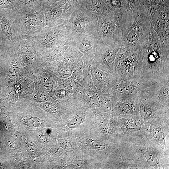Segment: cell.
I'll list each match as a JSON object with an SVG mask.
<instances>
[{"label": "cell", "instance_id": "7", "mask_svg": "<svg viewBox=\"0 0 169 169\" xmlns=\"http://www.w3.org/2000/svg\"><path fill=\"white\" fill-rule=\"evenodd\" d=\"M69 32L65 23L45 28L30 37L35 46L48 55L57 47L69 38Z\"/></svg>", "mask_w": 169, "mask_h": 169}, {"label": "cell", "instance_id": "14", "mask_svg": "<svg viewBox=\"0 0 169 169\" xmlns=\"http://www.w3.org/2000/svg\"><path fill=\"white\" fill-rule=\"evenodd\" d=\"M78 4L77 0H66L48 11L44 13L45 16V28L65 23Z\"/></svg>", "mask_w": 169, "mask_h": 169}, {"label": "cell", "instance_id": "12", "mask_svg": "<svg viewBox=\"0 0 169 169\" xmlns=\"http://www.w3.org/2000/svg\"><path fill=\"white\" fill-rule=\"evenodd\" d=\"M140 96L137 94L114 93L111 95V110L114 116L130 115L140 116Z\"/></svg>", "mask_w": 169, "mask_h": 169}, {"label": "cell", "instance_id": "9", "mask_svg": "<svg viewBox=\"0 0 169 169\" xmlns=\"http://www.w3.org/2000/svg\"><path fill=\"white\" fill-rule=\"evenodd\" d=\"M169 112L162 114L147 124L146 137L163 153L169 155L166 137L169 134Z\"/></svg>", "mask_w": 169, "mask_h": 169}, {"label": "cell", "instance_id": "21", "mask_svg": "<svg viewBox=\"0 0 169 169\" xmlns=\"http://www.w3.org/2000/svg\"><path fill=\"white\" fill-rule=\"evenodd\" d=\"M152 98L164 110L169 111V80L163 82Z\"/></svg>", "mask_w": 169, "mask_h": 169}, {"label": "cell", "instance_id": "15", "mask_svg": "<svg viewBox=\"0 0 169 169\" xmlns=\"http://www.w3.org/2000/svg\"><path fill=\"white\" fill-rule=\"evenodd\" d=\"M152 28L165 43L169 44V10L157 6H148Z\"/></svg>", "mask_w": 169, "mask_h": 169}, {"label": "cell", "instance_id": "6", "mask_svg": "<svg viewBox=\"0 0 169 169\" xmlns=\"http://www.w3.org/2000/svg\"><path fill=\"white\" fill-rule=\"evenodd\" d=\"M120 47L116 40L100 37L97 44L90 64L110 73H114V65L118 51Z\"/></svg>", "mask_w": 169, "mask_h": 169}, {"label": "cell", "instance_id": "20", "mask_svg": "<svg viewBox=\"0 0 169 169\" xmlns=\"http://www.w3.org/2000/svg\"><path fill=\"white\" fill-rule=\"evenodd\" d=\"M79 4L97 18L114 9L107 0H78Z\"/></svg>", "mask_w": 169, "mask_h": 169}, {"label": "cell", "instance_id": "4", "mask_svg": "<svg viewBox=\"0 0 169 169\" xmlns=\"http://www.w3.org/2000/svg\"><path fill=\"white\" fill-rule=\"evenodd\" d=\"M164 81L150 79L143 76H121L115 73L113 81V94H137L140 98L152 97Z\"/></svg>", "mask_w": 169, "mask_h": 169}, {"label": "cell", "instance_id": "31", "mask_svg": "<svg viewBox=\"0 0 169 169\" xmlns=\"http://www.w3.org/2000/svg\"><path fill=\"white\" fill-rule=\"evenodd\" d=\"M24 87L25 92L27 94H31L34 90V83L32 80H28L24 83Z\"/></svg>", "mask_w": 169, "mask_h": 169}, {"label": "cell", "instance_id": "8", "mask_svg": "<svg viewBox=\"0 0 169 169\" xmlns=\"http://www.w3.org/2000/svg\"><path fill=\"white\" fill-rule=\"evenodd\" d=\"M114 71L123 77L143 76L137 49L120 46L115 60Z\"/></svg>", "mask_w": 169, "mask_h": 169}, {"label": "cell", "instance_id": "35", "mask_svg": "<svg viewBox=\"0 0 169 169\" xmlns=\"http://www.w3.org/2000/svg\"><path fill=\"white\" fill-rule=\"evenodd\" d=\"M81 118L76 117L71 119L68 123V127L71 128H75L79 125L82 122Z\"/></svg>", "mask_w": 169, "mask_h": 169}, {"label": "cell", "instance_id": "25", "mask_svg": "<svg viewBox=\"0 0 169 169\" xmlns=\"http://www.w3.org/2000/svg\"><path fill=\"white\" fill-rule=\"evenodd\" d=\"M57 69V73L61 78L64 79L71 76L73 70L70 67L60 62Z\"/></svg>", "mask_w": 169, "mask_h": 169}, {"label": "cell", "instance_id": "40", "mask_svg": "<svg viewBox=\"0 0 169 169\" xmlns=\"http://www.w3.org/2000/svg\"></svg>", "mask_w": 169, "mask_h": 169}, {"label": "cell", "instance_id": "19", "mask_svg": "<svg viewBox=\"0 0 169 169\" xmlns=\"http://www.w3.org/2000/svg\"><path fill=\"white\" fill-rule=\"evenodd\" d=\"M90 68L92 81L98 91L104 94H112V86L114 73H109L91 65Z\"/></svg>", "mask_w": 169, "mask_h": 169}, {"label": "cell", "instance_id": "13", "mask_svg": "<svg viewBox=\"0 0 169 169\" xmlns=\"http://www.w3.org/2000/svg\"><path fill=\"white\" fill-rule=\"evenodd\" d=\"M16 14L22 35L31 36L45 28V16L43 12L16 11Z\"/></svg>", "mask_w": 169, "mask_h": 169}, {"label": "cell", "instance_id": "28", "mask_svg": "<svg viewBox=\"0 0 169 169\" xmlns=\"http://www.w3.org/2000/svg\"><path fill=\"white\" fill-rule=\"evenodd\" d=\"M89 142L93 147L98 151H104L109 147V145L102 140L91 139L90 140Z\"/></svg>", "mask_w": 169, "mask_h": 169}, {"label": "cell", "instance_id": "16", "mask_svg": "<svg viewBox=\"0 0 169 169\" xmlns=\"http://www.w3.org/2000/svg\"><path fill=\"white\" fill-rule=\"evenodd\" d=\"M119 127L125 136L146 137L147 124L140 116L131 115L130 117H117Z\"/></svg>", "mask_w": 169, "mask_h": 169}, {"label": "cell", "instance_id": "11", "mask_svg": "<svg viewBox=\"0 0 169 169\" xmlns=\"http://www.w3.org/2000/svg\"><path fill=\"white\" fill-rule=\"evenodd\" d=\"M16 11L0 9V29L9 46H18L22 35L16 16Z\"/></svg>", "mask_w": 169, "mask_h": 169}, {"label": "cell", "instance_id": "17", "mask_svg": "<svg viewBox=\"0 0 169 169\" xmlns=\"http://www.w3.org/2000/svg\"><path fill=\"white\" fill-rule=\"evenodd\" d=\"M100 38L98 32L85 35L73 40H69L70 45L74 47L83 57L89 62L94 55Z\"/></svg>", "mask_w": 169, "mask_h": 169}, {"label": "cell", "instance_id": "1", "mask_svg": "<svg viewBox=\"0 0 169 169\" xmlns=\"http://www.w3.org/2000/svg\"><path fill=\"white\" fill-rule=\"evenodd\" d=\"M142 75L158 81L169 80V44L152 28L137 49Z\"/></svg>", "mask_w": 169, "mask_h": 169}, {"label": "cell", "instance_id": "30", "mask_svg": "<svg viewBox=\"0 0 169 169\" xmlns=\"http://www.w3.org/2000/svg\"><path fill=\"white\" fill-rule=\"evenodd\" d=\"M41 122L40 120L38 117H33L28 118L26 121V125L31 127H36L38 126Z\"/></svg>", "mask_w": 169, "mask_h": 169}, {"label": "cell", "instance_id": "24", "mask_svg": "<svg viewBox=\"0 0 169 169\" xmlns=\"http://www.w3.org/2000/svg\"><path fill=\"white\" fill-rule=\"evenodd\" d=\"M122 13L132 12L137 6L142 4L144 0H121Z\"/></svg>", "mask_w": 169, "mask_h": 169}, {"label": "cell", "instance_id": "22", "mask_svg": "<svg viewBox=\"0 0 169 169\" xmlns=\"http://www.w3.org/2000/svg\"><path fill=\"white\" fill-rule=\"evenodd\" d=\"M19 11L34 12L41 11L44 0H16Z\"/></svg>", "mask_w": 169, "mask_h": 169}, {"label": "cell", "instance_id": "33", "mask_svg": "<svg viewBox=\"0 0 169 169\" xmlns=\"http://www.w3.org/2000/svg\"><path fill=\"white\" fill-rule=\"evenodd\" d=\"M9 45L0 29V58L4 49Z\"/></svg>", "mask_w": 169, "mask_h": 169}, {"label": "cell", "instance_id": "23", "mask_svg": "<svg viewBox=\"0 0 169 169\" xmlns=\"http://www.w3.org/2000/svg\"><path fill=\"white\" fill-rule=\"evenodd\" d=\"M63 83L64 87L75 95H78L85 89L79 81L71 77L63 79Z\"/></svg>", "mask_w": 169, "mask_h": 169}, {"label": "cell", "instance_id": "26", "mask_svg": "<svg viewBox=\"0 0 169 169\" xmlns=\"http://www.w3.org/2000/svg\"><path fill=\"white\" fill-rule=\"evenodd\" d=\"M11 9L18 11L19 8L16 0H0V9Z\"/></svg>", "mask_w": 169, "mask_h": 169}, {"label": "cell", "instance_id": "3", "mask_svg": "<svg viewBox=\"0 0 169 169\" xmlns=\"http://www.w3.org/2000/svg\"><path fill=\"white\" fill-rule=\"evenodd\" d=\"M126 147L149 169H168L169 155L158 149L146 137L125 136Z\"/></svg>", "mask_w": 169, "mask_h": 169}, {"label": "cell", "instance_id": "29", "mask_svg": "<svg viewBox=\"0 0 169 169\" xmlns=\"http://www.w3.org/2000/svg\"><path fill=\"white\" fill-rule=\"evenodd\" d=\"M43 82L44 87L47 90L55 89L57 87L58 85L56 79L53 77L45 78Z\"/></svg>", "mask_w": 169, "mask_h": 169}, {"label": "cell", "instance_id": "5", "mask_svg": "<svg viewBox=\"0 0 169 169\" xmlns=\"http://www.w3.org/2000/svg\"><path fill=\"white\" fill-rule=\"evenodd\" d=\"M65 23L70 40L99 32L96 17L79 4Z\"/></svg>", "mask_w": 169, "mask_h": 169}, {"label": "cell", "instance_id": "2", "mask_svg": "<svg viewBox=\"0 0 169 169\" xmlns=\"http://www.w3.org/2000/svg\"><path fill=\"white\" fill-rule=\"evenodd\" d=\"M152 28L148 6L139 4L132 12L123 13L120 46L138 49Z\"/></svg>", "mask_w": 169, "mask_h": 169}, {"label": "cell", "instance_id": "39", "mask_svg": "<svg viewBox=\"0 0 169 169\" xmlns=\"http://www.w3.org/2000/svg\"><path fill=\"white\" fill-rule=\"evenodd\" d=\"M28 148L29 151L32 153H34V149L32 145H28Z\"/></svg>", "mask_w": 169, "mask_h": 169}, {"label": "cell", "instance_id": "37", "mask_svg": "<svg viewBox=\"0 0 169 169\" xmlns=\"http://www.w3.org/2000/svg\"><path fill=\"white\" fill-rule=\"evenodd\" d=\"M14 89L17 93H20L22 90V87L20 84L17 83L14 85Z\"/></svg>", "mask_w": 169, "mask_h": 169}, {"label": "cell", "instance_id": "10", "mask_svg": "<svg viewBox=\"0 0 169 169\" xmlns=\"http://www.w3.org/2000/svg\"><path fill=\"white\" fill-rule=\"evenodd\" d=\"M97 18L100 38H112L120 44L123 24L122 12L119 9H113Z\"/></svg>", "mask_w": 169, "mask_h": 169}, {"label": "cell", "instance_id": "34", "mask_svg": "<svg viewBox=\"0 0 169 169\" xmlns=\"http://www.w3.org/2000/svg\"><path fill=\"white\" fill-rule=\"evenodd\" d=\"M49 99L47 94L44 92L39 91L36 94L35 100L37 102H45Z\"/></svg>", "mask_w": 169, "mask_h": 169}, {"label": "cell", "instance_id": "38", "mask_svg": "<svg viewBox=\"0 0 169 169\" xmlns=\"http://www.w3.org/2000/svg\"><path fill=\"white\" fill-rule=\"evenodd\" d=\"M60 144L61 146L64 147V148L67 147L68 145V142L65 141H62L60 143Z\"/></svg>", "mask_w": 169, "mask_h": 169}, {"label": "cell", "instance_id": "18", "mask_svg": "<svg viewBox=\"0 0 169 169\" xmlns=\"http://www.w3.org/2000/svg\"><path fill=\"white\" fill-rule=\"evenodd\" d=\"M169 112L162 109L151 97L140 98L139 113L142 120L147 124L162 114Z\"/></svg>", "mask_w": 169, "mask_h": 169}, {"label": "cell", "instance_id": "32", "mask_svg": "<svg viewBox=\"0 0 169 169\" xmlns=\"http://www.w3.org/2000/svg\"><path fill=\"white\" fill-rule=\"evenodd\" d=\"M42 105L45 110L51 113H55L57 110L56 106L53 103L50 102H45Z\"/></svg>", "mask_w": 169, "mask_h": 169}, {"label": "cell", "instance_id": "36", "mask_svg": "<svg viewBox=\"0 0 169 169\" xmlns=\"http://www.w3.org/2000/svg\"><path fill=\"white\" fill-rule=\"evenodd\" d=\"M109 1L113 8L119 9L122 12V4L121 0H110Z\"/></svg>", "mask_w": 169, "mask_h": 169}, {"label": "cell", "instance_id": "27", "mask_svg": "<svg viewBox=\"0 0 169 169\" xmlns=\"http://www.w3.org/2000/svg\"><path fill=\"white\" fill-rule=\"evenodd\" d=\"M66 0H44L43 4L42 12H46L54 7L60 4Z\"/></svg>", "mask_w": 169, "mask_h": 169}]
</instances>
